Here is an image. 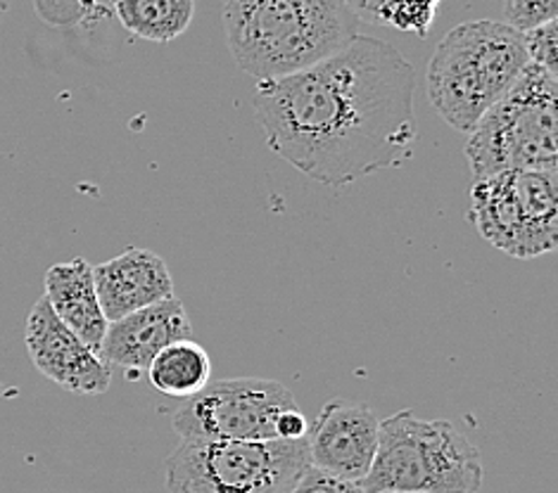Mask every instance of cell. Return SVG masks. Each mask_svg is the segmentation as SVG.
Wrapping results in <instances>:
<instances>
[{
    "mask_svg": "<svg viewBox=\"0 0 558 493\" xmlns=\"http://www.w3.org/2000/svg\"><path fill=\"white\" fill-rule=\"evenodd\" d=\"M469 221L509 257L549 255L558 245V169H513L475 178Z\"/></svg>",
    "mask_w": 558,
    "mask_h": 493,
    "instance_id": "52a82bcc",
    "label": "cell"
},
{
    "mask_svg": "<svg viewBox=\"0 0 558 493\" xmlns=\"http://www.w3.org/2000/svg\"><path fill=\"white\" fill-rule=\"evenodd\" d=\"M348 8L354 12V17L362 24H374L378 26L380 12L388 5V0H344Z\"/></svg>",
    "mask_w": 558,
    "mask_h": 493,
    "instance_id": "ffe728a7",
    "label": "cell"
},
{
    "mask_svg": "<svg viewBox=\"0 0 558 493\" xmlns=\"http://www.w3.org/2000/svg\"><path fill=\"white\" fill-rule=\"evenodd\" d=\"M295 408L298 398L281 382L229 378L183 398L171 428L183 442H264L278 439V422Z\"/></svg>",
    "mask_w": 558,
    "mask_h": 493,
    "instance_id": "ba28073f",
    "label": "cell"
},
{
    "mask_svg": "<svg viewBox=\"0 0 558 493\" xmlns=\"http://www.w3.org/2000/svg\"><path fill=\"white\" fill-rule=\"evenodd\" d=\"M380 493H409V491H380Z\"/></svg>",
    "mask_w": 558,
    "mask_h": 493,
    "instance_id": "cb8c5ba5",
    "label": "cell"
},
{
    "mask_svg": "<svg viewBox=\"0 0 558 493\" xmlns=\"http://www.w3.org/2000/svg\"><path fill=\"white\" fill-rule=\"evenodd\" d=\"M290 493H366V491H364L362 482L330 474L322 468L307 465V468L300 472L298 482L292 484Z\"/></svg>",
    "mask_w": 558,
    "mask_h": 493,
    "instance_id": "ac0fdd59",
    "label": "cell"
},
{
    "mask_svg": "<svg viewBox=\"0 0 558 493\" xmlns=\"http://www.w3.org/2000/svg\"><path fill=\"white\" fill-rule=\"evenodd\" d=\"M112 10L129 34L143 41L169 44L191 26L195 0H114Z\"/></svg>",
    "mask_w": 558,
    "mask_h": 493,
    "instance_id": "9a60e30c",
    "label": "cell"
},
{
    "mask_svg": "<svg viewBox=\"0 0 558 493\" xmlns=\"http://www.w3.org/2000/svg\"><path fill=\"white\" fill-rule=\"evenodd\" d=\"M24 344L34 368L62 390L86 396L110 390V363L60 321L46 297L38 299L26 316Z\"/></svg>",
    "mask_w": 558,
    "mask_h": 493,
    "instance_id": "9c48e42d",
    "label": "cell"
},
{
    "mask_svg": "<svg viewBox=\"0 0 558 493\" xmlns=\"http://www.w3.org/2000/svg\"><path fill=\"white\" fill-rule=\"evenodd\" d=\"M102 3L108 5V8H112V5H114V0H102Z\"/></svg>",
    "mask_w": 558,
    "mask_h": 493,
    "instance_id": "603a6c76",
    "label": "cell"
},
{
    "mask_svg": "<svg viewBox=\"0 0 558 493\" xmlns=\"http://www.w3.org/2000/svg\"><path fill=\"white\" fill-rule=\"evenodd\" d=\"M221 17L235 64L257 82L300 72L362 34L344 0H221Z\"/></svg>",
    "mask_w": 558,
    "mask_h": 493,
    "instance_id": "7a4b0ae2",
    "label": "cell"
},
{
    "mask_svg": "<svg viewBox=\"0 0 558 493\" xmlns=\"http://www.w3.org/2000/svg\"><path fill=\"white\" fill-rule=\"evenodd\" d=\"M378 416L366 404L336 398L310 422V465L330 474L362 482L368 474L378 446Z\"/></svg>",
    "mask_w": 558,
    "mask_h": 493,
    "instance_id": "30bf717a",
    "label": "cell"
},
{
    "mask_svg": "<svg viewBox=\"0 0 558 493\" xmlns=\"http://www.w3.org/2000/svg\"><path fill=\"white\" fill-rule=\"evenodd\" d=\"M44 285V297L50 309L100 356V344L110 321L100 309L93 266L84 257L56 263L46 271Z\"/></svg>",
    "mask_w": 558,
    "mask_h": 493,
    "instance_id": "4fadbf2b",
    "label": "cell"
},
{
    "mask_svg": "<svg viewBox=\"0 0 558 493\" xmlns=\"http://www.w3.org/2000/svg\"><path fill=\"white\" fill-rule=\"evenodd\" d=\"M191 335L193 325L185 306L177 297H169L110 321L100 344V358L110 366H122L129 378H136L148 370L165 346Z\"/></svg>",
    "mask_w": 558,
    "mask_h": 493,
    "instance_id": "8fae6325",
    "label": "cell"
},
{
    "mask_svg": "<svg viewBox=\"0 0 558 493\" xmlns=\"http://www.w3.org/2000/svg\"><path fill=\"white\" fill-rule=\"evenodd\" d=\"M523 38H525V50H527V60L535 62L539 66H544V70H549L554 74H558L556 70V20L542 24V26H535V29H527L523 32Z\"/></svg>",
    "mask_w": 558,
    "mask_h": 493,
    "instance_id": "d6986e66",
    "label": "cell"
},
{
    "mask_svg": "<svg viewBox=\"0 0 558 493\" xmlns=\"http://www.w3.org/2000/svg\"><path fill=\"white\" fill-rule=\"evenodd\" d=\"M150 384L159 394L171 398H189L197 394L211 380V358L201 344L189 340H177L159 352L148 366Z\"/></svg>",
    "mask_w": 558,
    "mask_h": 493,
    "instance_id": "5bb4252c",
    "label": "cell"
},
{
    "mask_svg": "<svg viewBox=\"0 0 558 493\" xmlns=\"http://www.w3.org/2000/svg\"><path fill=\"white\" fill-rule=\"evenodd\" d=\"M362 486L366 493H477L481 453L449 420L400 410L380 420L376 456Z\"/></svg>",
    "mask_w": 558,
    "mask_h": 493,
    "instance_id": "277c9868",
    "label": "cell"
},
{
    "mask_svg": "<svg viewBox=\"0 0 558 493\" xmlns=\"http://www.w3.org/2000/svg\"><path fill=\"white\" fill-rule=\"evenodd\" d=\"M8 8H10V0H0V22H3Z\"/></svg>",
    "mask_w": 558,
    "mask_h": 493,
    "instance_id": "7402d4cb",
    "label": "cell"
},
{
    "mask_svg": "<svg viewBox=\"0 0 558 493\" xmlns=\"http://www.w3.org/2000/svg\"><path fill=\"white\" fill-rule=\"evenodd\" d=\"M523 32L507 22L473 20L437 44L428 64L435 112L459 133H471L527 64Z\"/></svg>",
    "mask_w": 558,
    "mask_h": 493,
    "instance_id": "3957f363",
    "label": "cell"
},
{
    "mask_svg": "<svg viewBox=\"0 0 558 493\" xmlns=\"http://www.w3.org/2000/svg\"><path fill=\"white\" fill-rule=\"evenodd\" d=\"M475 178L513 169H558V74L527 62L469 133Z\"/></svg>",
    "mask_w": 558,
    "mask_h": 493,
    "instance_id": "5b68a950",
    "label": "cell"
},
{
    "mask_svg": "<svg viewBox=\"0 0 558 493\" xmlns=\"http://www.w3.org/2000/svg\"><path fill=\"white\" fill-rule=\"evenodd\" d=\"M307 465V436L181 442L165 463V484L169 493H290Z\"/></svg>",
    "mask_w": 558,
    "mask_h": 493,
    "instance_id": "8992f818",
    "label": "cell"
},
{
    "mask_svg": "<svg viewBox=\"0 0 558 493\" xmlns=\"http://www.w3.org/2000/svg\"><path fill=\"white\" fill-rule=\"evenodd\" d=\"M74 3L78 5V10H82L84 20H100V17H108L112 12V8L100 3V0H74Z\"/></svg>",
    "mask_w": 558,
    "mask_h": 493,
    "instance_id": "44dd1931",
    "label": "cell"
},
{
    "mask_svg": "<svg viewBox=\"0 0 558 493\" xmlns=\"http://www.w3.org/2000/svg\"><path fill=\"white\" fill-rule=\"evenodd\" d=\"M440 3L442 0H388V5L380 12L378 26H392V29L425 38L435 22Z\"/></svg>",
    "mask_w": 558,
    "mask_h": 493,
    "instance_id": "2e32d148",
    "label": "cell"
},
{
    "mask_svg": "<svg viewBox=\"0 0 558 493\" xmlns=\"http://www.w3.org/2000/svg\"><path fill=\"white\" fill-rule=\"evenodd\" d=\"M558 17V0H504V22L518 32L535 29Z\"/></svg>",
    "mask_w": 558,
    "mask_h": 493,
    "instance_id": "e0dca14e",
    "label": "cell"
},
{
    "mask_svg": "<svg viewBox=\"0 0 558 493\" xmlns=\"http://www.w3.org/2000/svg\"><path fill=\"white\" fill-rule=\"evenodd\" d=\"M93 278L108 321L174 297V280L165 259L143 247H129L119 257L93 266Z\"/></svg>",
    "mask_w": 558,
    "mask_h": 493,
    "instance_id": "7c38bea8",
    "label": "cell"
},
{
    "mask_svg": "<svg viewBox=\"0 0 558 493\" xmlns=\"http://www.w3.org/2000/svg\"><path fill=\"white\" fill-rule=\"evenodd\" d=\"M414 66L402 52L359 34L300 72L259 78L252 102L278 157L316 183L344 188L414 157Z\"/></svg>",
    "mask_w": 558,
    "mask_h": 493,
    "instance_id": "6da1fadb",
    "label": "cell"
}]
</instances>
